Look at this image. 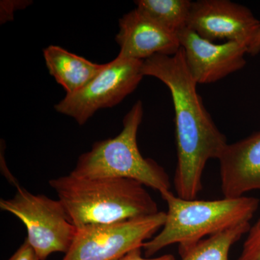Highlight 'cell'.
Masks as SVG:
<instances>
[{"mask_svg":"<svg viewBox=\"0 0 260 260\" xmlns=\"http://www.w3.org/2000/svg\"><path fill=\"white\" fill-rule=\"evenodd\" d=\"M143 74L160 80L172 94L177 150L174 187L179 198L196 199L203 189L207 162L218 160L228 144L226 138L205 109L181 48L173 56L155 54L145 59Z\"/></svg>","mask_w":260,"mask_h":260,"instance_id":"obj_1","label":"cell"},{"mask_svg":"<svg viewBox=\"0 0 260 260\" xmlns=\"http://www.w3.org/2000/svg\"><path fill=\"white\" fill-rule=\"evenodd\" d=\"M70 221L76 228L115 223L158 213L145 186L121 178H80L70 174L51 179Z\"/></svg>","mask_w":260,"mask_h":260,"instance_id":"obj_2","label":"cell"},{"mask_svg":"<svg viewBox=\"0 0 260 260\" xmlns=\"http://www.w3.org/2000/svg\"><path fill=\"white\" fill-rule=\"evenodd\" d=\"M168 211L161 231L143 246L150 258L172 244H179L183 255L200 241L240 224L250 223L259 200L251 197L221 200H184L170 190L162 193Z\"/></svg>","mask_w":260,"mask_h":260,"instance_id":"obj_3","label":"cell"},{"mask_svg":"<svg viewBox=\"0 0 260 260\" xmlns=\"http://www.w3.org/2000/svg\"><path fill=\"white\" fill-rule=\"evenodd\" d=\"M143 117V102L138 101L123 119V129L115 138L96 142L78 158L70 173L80 178L112 177L132 179L161 194L170 190L165 169L153 159L145 158L138 148V129Z\"/></svg>","mask_w":260,"mask_h":260,"instance_id":"obj_4","label":"cell"},{"mask_svg":"<svg viewBox=\"0 0 260 260\" xmlns=\"http://www.w3.org/2000/svg\"><path fill=\"white\" fill-rule=\"evenodd\" d=\"M0 208L14 215L25 225L26 240L39 259L46 260L53 253L66 254L69 251L77 228L59 200L32 194L18 186L13 198L1 200Z\"/></svg>","mask_w":260,"mask_h":260,"instance_id":"obj_5","label":"cell"},{"mask_svg":"<svg viewBox=\"0 0 260 260\" xmlns=\"http://www.w3.org/2000/svg\"><path fill=\"white\" fill-rule=\"evenodd\" d=\"M166 213L77 228L69 251L62 260H116L142 249L162 229Z\"/></svg>","mask_w":260,"mask_h":260,"instance_id":"obj_6","label":"cell"},{"mask_svg":"<svg viewBox=\"0 0 260 260\" xmlns=\"http://www.w3.org/2000/svg\"><path fill=\"white\" fill-rule=\"evenodd\" d=\"M143 61L117 56L83 89L56 104V112L83 125L100 109L115 107L143 80Z\"/></svg>","mask_w":260,"mask_h":260,"instance_id":"obj_7","label":"cell"},{"mask_svg":"<svg viewBox=\"0 0 260 260\" xmlns=\"http://www.w3.org/2000/svg\"><path fill=\"white\" fill-rule=\"evenodd\" d=\"M259 24L244 5L229 0H198L191 3L187 28L210 42L226 39L249 47Z\"/></svg>","mask_w":260,"mask_h":260,"instance_id":"obj_8","label":"cell"},{"mask_svg":"<svg viewBox=\"0 0 260 260\" xmlns=\"http://www.w3.org/2000/svg\"><path fill=\"white\" fill-rule=\"evenodd\" d=\"M187 69L197 84H210L242 69L248 47L227 42L218 44L200 37L189 28L177 32Z\"/></svg>","mask_w":260,"mask_h":260,"instance_id":"obj_9","label":"cell"},{"mask_svg":"<svg viewBox=\"0 0 260 260\" xmlns=\"http://www.w3.org/2000/svg\"><path fill=\"white\" fill-rule=\"evenodd\" d=\"M118 56L144 61L155 54L173 56L181 49L177 34L162 28L135 8L119 21Z\"/></svg>","mask_w":260,"mask_h":260,"instance_id":"obj_10","label":"cell"},{"mask_svg":"<svg viewBox=\"0 0 260 260\" xmlns=\"http://www.w3.org/2000/svg\"><path fill=\"white\" fill-rule=\"evenodd\" d=\"M218 160L224 198H240L260 190V131L228 143Z\"/></svg>","mask_w":260,"mask_h":260,"instance_id":"obj_11","label":"cell"},{"mask_svg":"<svg viewBox=\"0 0 260 260\" xmlns=\"http://www.w3.org/2000/svg\"><path fill=\"white\" fill-rule=\"evenodd\" d=\"M43 52L49 74L64 88L67 95L86 86L105 67L58 46H49Z\"/></svg>","mask_w":260,"mask_h":260,"instance_id":"obj_12","label":"cell"},{"mask_svg":"<svg viewBox=\"0 0 260 260\" xmlns=\"http://www.w3.org/2000/svg\"><path fill=\"white\" fill-rule=\"evenodd\" d=\"M137 9L150 20L177 34L187 27L191 3L189 0H138Z\"/></svg>","mask_w":260,"mask_h":260,"instance_id":"obj_13","label":"cell"},{"mask_svg":"<svg viewBox=\"0 0 260 260\" xmlns=\"http://www.w3.org/2000/svg\"><path fill=\"white\" fill-rule=\"evenodd\" d=\"M250 229V223H242L205 238L181 255V260H229L232 246Z\"/></svg>","mask_w":260,"mask_h":260,"instance_id":"obj_14","label":"cell"},{"mask_svg":"<svg viewBox=\"0 0 260 260\" xmlns=\"http://www.w3.org/2000/svg\"><path fill=\"white\" fill-rule=\"evenodd\" d=\"M237 260H260V218L248 232L242 254Z\"/></svg>","mask_w":260,"mask_h":260,"instance_id":"obj_15","label":"cell"},{"mask_svg":"<svg viewBox=\"0 0 260 260\" xmlns=\"http://www.w3.org/2000/svg\"><path fill=\"white\" fill-rule=\"evenodd\" d=\"M31 1H1L0 4V21L1 24L13 20L14 13L16 10L24 9Z\"/></svg>","mask_w":260,"mask_h":260,"instance_id":"obj_16","label":"cell"},{"mask_svg":"<svg viewBox=\"0 0 260 260\" xmlns=\"http://www.w3.org/2000/svg\"><path fill=\"white\" fill-rule=\"evenodd\" d=\"M8 260H40L32 246L25 239V242Z\"/></svg>","mask_w":260,"mask_h":260,"instance_id":"obj_17","label":"cell"},{"mask_svg":"<svg viewBox=\"0 0 260 260\" xmlns=\"http://www.w3.org/2000/svg\"><path fill=\"white\" fill-rule=\"evenodd\" d=\"M116 260H176L173 254H164L155 258H144L142 256L141 249H137L130 251L126 255Z\"/></svg>","mask_w":260,"mask_h":260,"instance_id":"obj_18","label":"cell"},{"mask_svg":"<svg viewBox=\"0 0 260 260\" xmlns=\"http://www.w3.org/2000/svg\"><path fill=\"white\" fill-rule=\"evenodd\" d=\"M260 52V24L255 36L248 47L247 54L251 56H256Z\"/></svg>","mask_w":260,"mask_h":260,"instance_id":"obj_19","label":"cell"}]
</instances>
